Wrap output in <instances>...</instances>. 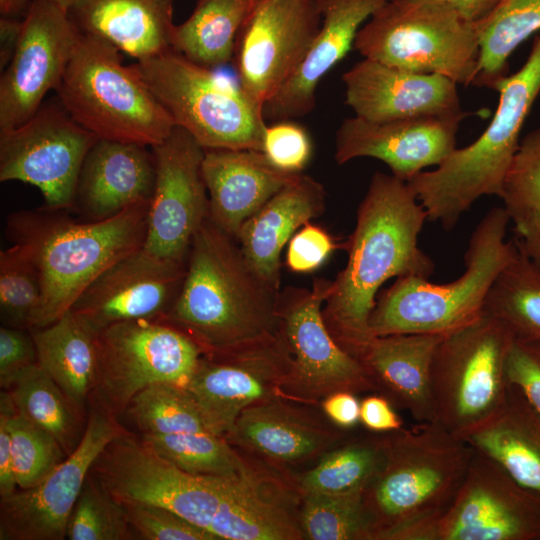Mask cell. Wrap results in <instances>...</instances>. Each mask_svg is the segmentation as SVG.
<instances>
[{
    "instance_id": "cell-12",
    "label": "cell",
    "mask_w": 540,
    "mask_h": 540,
    "mask_svg": "<svg viewBox=\"0 0 540 540\" xmlns=\"http://www.w3.org/2000/svg\"><path fill=\"white\" fill-rule=\"evenodd\" d=\"M95 390L110 411L126 408L149 385L185 387L204 354L188 334L166 319H139L109 325L97 333Z\"/></svg>"
},
{
    "instance_id": "cell-34",
    "label": "cell",
    "mask_w": 540,
    "mask_h": 540,
    "mask_svg": "<svg viewBox=\"0 0 540 540\" xmlns=\"http://www.w3.org/2000/svg\"><path fill=\"white\" fill-rule=\"evenodd\" d=\"M479 58L473 85L494 89L507 75L508 59L527 38L540 32V0H501L475 24Z\"/></svg>"
},
{
    "instance_id": "cell-24",
    "label": "cell",
    "mask_w": 540,
    "mask_h": 540,
    "mask_svg": "<svg viewBox=\"0 0 540 540\" xmlns=\"http://www.w3.org/2000/svg\"><path fill=\"white\" fill-rule=\"evenodd\" d=\"M386 1L319 0L320 28L297 70L264 105L265 119L293 120L311 112L321 79L345 57L359 29Z\"/></svg>"
},
{
    "instance_id": "cell-10",
    "label": "cell",
    "mask_w": 540,
    "mask_h": 540,
    "mask_svg": "<svg viewBox=\"0 0 540 540\" xmlns=\"http://www.w3.org/2000/svg\"><path fill=\"white\" fill-rule=\"evenodd\" d=\"M514 341L507 325L486 310L444 337L430 372L436 422L462 439L499 409Z\"/></svg>"
},
{
    "instance_id": "cell-56",
    "label": "cell",
    "mask_w": 540,
    "mask_h": 540,
    "mask_svg": "<svg viewBox=\"0 0 540 540\" xmlns=\"http://www.w3.org/2000/svg\"><path fill=\"white\" fill-rule=\"evenodd\" d=\"M34 0H0V13L3 17H16L27 13Z\"/></svg>"
},
{
    "instance_id": "cell-23",
    "label": "cell",
    "mask_w": 540,
    "mask_h": 540,
    "mask_svg": "<svg viewBox=\"0 0 540 540\" xmlns=\"http://www.w3.org/2000/svg\"><path fill=\"white\" fill-rule=\"evenodd\" d=\"M345 102L369 121L413 117L463 120L457 83L439 74L417 73L364 58L342 75Z\"/></svg>"
},
{
    "instance_id": "cell-55",
    "label": "cell",
    "mask_w": 540,
    "mask_h": 540,
    "mask_svg": "<svg viewBox=\"0 0 540 540\" xmlns=\"http://www.w3.org/2000/svg\"><path fill=\"white\" fill-rule=\"evenodd\" d=\"M468 22L477 24L487 18L501 0H440Z\"/></svg>"
},
{
    "instance_id": "cell-29",
    "label": "cell",
    "mask_w": 540,
    "mask_h": 540,
    "mask_svg": "<svg viewBox=\"0 0 540 540\" xmlns=\"http://www.w3.org/2000/svg\"><path fill=\"white\" fill-rule=\"evenodd\" d=\"M68 16L137 61L172 50L173 0H78Z\"/></svg>"
},
{
    "instance_id": "cell-6",
    "label": "cell",
    "mask_w": 540,
    "mask_h": 540,
    "mask_svg": "<svg viewBox=\"0 0 540 540\" xmlns=\"http://www.w3.org/2000/svg\"><path fill=\"white\" fill-rule=\"evenodd\" d=\"M511 221L504 207H493L476 225L464 254L465 271L447 284L399 277L376 300L370 316L373 336L449 333L479 317L500 272L517 253L506 240Z\"/></svg>"
},
{
    "instance_id": "cell-52",
    "label": "cell",
    "mask_w": 540,
    "mask_h": 540,
    "mask_svg": "<svg viewBox=\"0 0 540 540\" xmlns=\"http://www.w3.org/2000/svg\"><path fill=\"white\" fill-rule=\"evenodd\" d=\"M322 408L332 423L350 429L360 422V401L355 393L338 391L324 398Z\"/></svg>"
},
{
    "instance_id": "cell-45",
    "label": "cell",
    "mask_w": 540,
    "mask_h": 540,
    "mask_svg": "<svg viewBox=\"0 0 540 540\" xmlns=\"http://www.w3.org/2000/svg\"><path fill=\"white\" fill-rule=\"evenodd\" d=\"M261 152L281 171L300 174L308 165L313 144L308 131L293 120L266 124Z\"/></svg>"
},
{
    "instance_id": "cell-5",
    "label": "cell",
    "mask_w": 540,
    "mask_h": 540,
    "mask_svg": "<svg viewBox=\"0 0 540 540\" xmlns=\"http://www.w3.org/2000/svg\"><path fill=\"white\" fill-rule=\"evenodd\" d=\"M496 112L470 145L456 148L436 169L407 181L427 220L452 230L482 196L501 197L505 176L517 151L524 122L540 93V32L523 66L494 87Z\"/></svg>"
},
{
    "instance_id": "cell-7",
    "label": "cell",
    "mask_w": 540,
    "mask_h": 540,
    "mask_svg": "<svg viewBox=\"0 0 540 540\" xmlns=\"http://www.w3.org/2000/svg\"><path fill=\"white\" fill-rule=\"evenodd\" d=\"M70 116L98 139L148 147L161 143L175 122L133 64H122L119 50L82 34L55 89Z\"/></svg>"
},
{
    "instance_id": "cell-25",
    "label": "cell",
    "mask_w": 540,
    "mask_h": 540,
    "mask_svg": "<svg viewBox=\"0 0 540 540\" xmlns=\"http://www.w3.org/2000/svg\"><path fill=\"white\" fill-rule=\"evenodd\" d=\"M155 175L150 147L98 139L82 164L73 208L87 221L111 218L132 205L150 201Z\"/></svg>"
},
{
    "instance_id": "cell-53",
    "label": "cell",
    "mask_w": 540,
    "mask_h": 540,
    "mask_svg": "<svg viewBox=\"0 0 540 540\" xmlns=\"http://www.w3.org/2000/svg\"><path fill=\"white\" fill-rule=\"evenodd\" d=\"M514 226L518 248L540 272V209Z\"/></svg>"
},
{
    "instance_id": "cell-50",
    "label": "cell",
    "mask_w": 540,
    "mask_h": 540,
    "mask_svg": "<svg viewBox=\"0 0 540 540\" xmlns=\"http://www.w3.org/2000/svg\"><path fill=\"white\" fill-rule=\"evenodd\" d=\"M15 411L10 392L0 394V496L5 497L17 490L13 467L12 442L9 419Z\"/></svg>"
},
{
    "instance_id": "cell-27",
    "label": "cell",
    "mask_w": 540,
    "mask_h": 540,
    "mask_svg": "<svg viewBox=\"0 0 540 540\" xmlns=\"http://www.w3.org/2000/svg\"><path fill=\"white\" fill-rule=\"evenodd\" d=\"M448 333L375 336L358 359L374 392L416 422L435 421L430 372L438 345Z\"/></svg>"
},
{
    "instance_id": "cell-32",
    "label": "cell",
    "mask_w": 540,
    "mask_h": 540,
    "mask_svg": "<svg viewBox=\"0 0 540 540\" xmlns=\"http://www.w3.org/2000/svg\"><path fill=\"white\" fill-rule=\"evenodd\" d=\"M30 331L38 364L73 405L81 407L97 381L98 332L71 310L52 324Z\"/></svg>"
},
{
    "instance_id": "cell-30",
    "label": "cell",
    "mask_w": 540,
    "mask_h": 540,
    "mask_svg": "<svg viewBox=\"0 0 540 540\" xmlns=\"http://www.w3.org/2000/svg\"><path fill=\"white\" fill-rule=\"evenodd\" d=\"M339 437L276 397L243 410L225 439L269 460L295 463L320 453Z\"/></svg>"
},
{
    "instance_id": "cell-11",
    "label": "cell",
    "mask_w": 540,
    "mask_h": 540,
    "mask_svg": "<svg viewBox=\"0 0 540 540\" xmlns=\"http://www.w3.org/2000/svg\"><path fill=\"white\" fill-rule=\"evenodd\" d=\"M91 474L123 505L164 507L208 531L239 498L231 478L188 474L124 433L105 447Z\"/></svg>"
},
{
    "instance_id": "cell-35",
    "label": "cell",
    "mask_w": 540,
    "mask_h": 540,
    "mask_svg": "<svg viewBox=\"0 0 540 540\" xmlns=\"http://www.w3.org/2000/svg\"><path fill=\"white\" fill-rule=\"evenodd\" d=\"M485 310L503 321L515 339H540V272L519 248L494 281Z\"/></svg>"
},
{
    "instance_id": "cell-15",
    "label": "cell",
    "mask_w": 540,
    "mask_h": 540,
    "mask_svg": "<svg viewBox=\"0 0 540 540\" xmlns=\"http://www.w3.org/2000/svg\"><path fill=\"white\" fill-rule=\"evenodd\" d=\"M412 540H540V495L475 449L448 510Z\"/></svg>"
},
{
    "instance_id": "cell-54",
    "label": "cell",
    "mask_w": 540,
    "mask_h": 540,
    "mask_svg": "<svg viewBox=\"0 0 540 540\" xmlns=\"http://www.w3.org/2000/svg\"><path fill=\"white\" fill-rule=\"evenodd\" d=\"M23 29V19L1 17L0 19V67L2 70L11 61L18 46Z\"/></svg>"
},
{
    "instance_id": "cell-40",
    "label": "cell",
    "mask_w": 540,
    "mask_h": 540,
    "mask_svg": "<svg viewBox=\"0 0 540 540\" xmlns=\"http://www.w3.org/2000/svg\"><path fill=\"white\" fill-rule=\"evenodd\" d=\"M126 408L143 434L209 432L196 402L182 385L169 382L149 385Z\"/></svg>"
},
{
    "instance_id": "cell-20",
    "label": "cell",
    "mask_w": 540,
    "mask_h": 540,
    "mask_svg": "<svg viewBox=\"0 0 540 540\" xmlns=\"http://www.w3.org/2000/svg\"><path fill=\"white\" fill-rule=\"evenodd\" d=\"M81 33L68 13L34 0L23 18L16 51L0 78V130L22 125L60 83Z\"/></svg>"
},
{
    "instance_id": "cell-4",
    "label": "cell",
    "mask_w": 540,
    "mask_h": 540,
    "mask_svg": "<svg viewBox=\"0 0 540 540\" xmlns=\"http://www.w3.org/2000/svg\"><path fill=\"white\" fill-rule=\"evenodd\" d=\"M474 448L436 421L384 433V460L364 501L374 540H412L441 517L466 476Z\"/></svg>"
},
{
    "instance_id": "cell-37",
    "label": "cell",
    "mask_w": 540,
    "mask_h": 540,
    "mask_svg": "<svg viewBox=\"0 0 540 540\" xmlns=\"http://www.w3.org/2000/svg\"><path fill=\"white\" fill-rule=\"evenodd\" d=\"M384 460V433L351 439L325 455L300 481L301 493L364 489Z\"/></svg>"
},
{
    "instance_id": "cell-58",
    "label": "cell",
    "mask_w": 540,
    "mask_h": 540,
    "mask_svg": "<svg viewBox=\"0 0 540 540\" xmlns=\"http://www.w3.org/2000/svg\"><path fill=\"white\" fill-rule=\"evenodd\" d=\"M255 1V0H254Z\"/></svg>"
},
{
    "instance_id": "cell-41",
    "label": "cell",
    "mask_w": 540,
    "mask_h": 540,
    "mask_svg": "<svg viewBox=\"0 0 540 540\" xmlns=\"http://www.w3.org/2000/svg\"><path fill=\"white\" fill-rule=\"evenodd\" d=\"M135 534L125 505L91 474L71 512L66 538L70 540H127Z\"/></svg>"
},
{
    "instance_id": "cell-14",
    "label": "cell",
    "mask_w": 540,
    "mask_h": 540,
    "mask_svg": "<svg viewBox=\"0 0 540 540\" xmlns=\"http://www.w3.org/2000/svg\"><path fill=\"white\" fill-rule=\"evenodd\" d=\"M97 140L57 97L46 101L22 125L0 130V181L33 185L47 209L73 208L82 164Z\"/></svg>"
},
{
    "instance_id": "cell-51",
    "label": "cell",
    "mask_w": 540,
    "mask_h": 540,
    "mask_svg": "<svg viewBox=\"0 0 540 540\" xmlns=\"http://www.w3.org/2000/svg\"><path fill=\"white\" fill-rule=\"evenodd\" d=\"M360 422L373 433H388L404 427L393 404L381 394L368 395L360 401Z\"/></svg>"
},
{
    "instance_id": "cell-39",
    "label": "cell",
    "mask_w": 540,
    "mask_h": 540,
    "mask_svg": "<svg viewBox=\"0 0 540 540\" xmlns=\"http://www.w3.org/2000/svg\"><path fill=\"white\" fill-rule=\"evenodd\" d=\"M364 489L338 494L301 493L300 524L312 540H374Z\"/></svg>"
},
{
    "instance_id": "cell-42",
    "label": "cell",
    "mask_w": 540,
    "mask_h": 540,
    "mask_svg": "<svg viewBox=\"0 0 540 540\" xmlns=\"http://www.w3.org/2000/svg\"><path fill=\"white\" fill-rule=\"evenodd\" d=\"M42 296L40 275L17 244L0 252V314L3 325L30 329Z\"/></svg>"
},
{
    "instance_id": "cell-8",
    "label": "cell",
    "mask_w": 540,
    "mask_h": 540,
    "mask_svg": "<svg viewBox=\"0 0 540 540\" xmlns=\"http://www.w3.org/2000/svg\"><path fill=\"white\" fill-rule=\"evenodd\" d=\"M363 58L473 85L479 58L476 25L440 0H387L359 29Z\"/></svg>"
},
{
    "instance_id": "cell-47",
    "label": "cell",
    "mask_w": 540,
    "mask_h": 540,
    "mask_svg": "<svg viewBox=\"0 0 540 540\" xmlns=\"http://www.w3.org/2000/svg\"><path fill=\"white\" fill-rule=\"evenodd\" d=\"M506 377L540 418V339H515L507 358Z\"/></svg>"
},
{
    "instance_id": "cell-22",
    "label": "cell",
    "mask_w": 540,
    "mask_h": 540,
    "mask_svg": "<svg viewBox=\"0 0 540 540\" xmlns=\"http://www.w3.org/2000/svg\"><path fill=\"white\" fill-rule=\"evenodd\" d=\"M461 121L431 116L389 121L349 117L336 133L335 160L342 165L355 158H375L407 182L424 168L440 165L456 149Z\"/></svg>"
},
{
    "instance_id": "cell-44",
    "label": "cell",
    "mask_w": 540,
    "mask_h": 540,
    "mask_svg": "<svg viewBox=\"0 0 540 540\" xmlns=\"http://www.w3.org/2000/svg\"><path fill=\"white\" fill-rule=\"evenodd\" d=\"M500 198L514 224L540 209V128L520 141Z\"/></svg>"
},
{
    "instance_id": "cell-1",
    "label": "cell",
    "mask_w": 540,
    "mask_h": 540,
    "mask_svg": "<svg viewBox=\"0 0 540 540\" xmlns=\"http://www.w3.org/2000/svg\"><path fill=\"white\" fill-rule=\"evenodd\" d=\"M427 213L408 183L375 172L345 244L348 259L331 282L323 317L338 344L357 360L375 337L369 321L377 293L393 278L428 279L434 263L418 245Z\"/></svg>"
},
{
    "instance_id": "cell-19",
    "label": "cell",
    "mask_w": 540,
    "mask_h": 540,
    "mask_svg": "<svg viewBox=\"0 0 540 540\" xmlns=\"http://www.w3.org/2000/svg\"><path fill=\"white\" fill-rule=\"evenodd\" d=\"M150 148L156 175L143 247L161 258L186 262L193 237L209 218L202 174L205 149L178 126Z\"/></svg>"
},
{
    "instance_id": "cell-13",
    "label": "cell",
    "mask_w": 540,
    "mask_h": 540,
    "mask_svg": "<svg viewBox=\"0 0 540 540\" xmlns=\"http://www.w3.org/2000/svg\"><path fill=\"white\" fill-rule=\"evenodd\" d=\"M331 282L316 280L312 288H289L280 293L279 334L291 358L283 397L316 402L338 391H374L367 373L344 350L327 328L322 305Z\"/></svg>"
},
{
    "instance_id": "cell-43",
    "label": "cell",
    "mask_w": 540,
    "mask_h": 540,
    "mask_svg": "<svg viewBox=\"0 0 540 540\" xmlns=\"http://www.w3.org/2000/svg\"><path fill=\"white\" fill-rule=\"evenodd\" d=\"M12 458L17 487L40 484L65 459L67 453L49 432L38 427L15 408L9 419Z\"/></svg>"
},
{
    "instance_id": "cell-28",
    "label": "cell",
    "mask_w": 540,
    "mask_h": 540,
    "mask_svg": "<svg viewBox=\"0 0 540 540\" xmlns=\"http://www.w3.org/2000/svg\"><path fill=\"white\" fill-rule=\"evenodd\" d=\"M324 208V187L301 173L242 225L236 240L260 278L279 288L284 245L299 227L319 216Z\"/></svg>"
},
{
    "instance_id": "cell-2",
    "label": "cell",
    "mask_w": 540,
    "mask_h": 540,
    "mask_svg": "<svg viewBox=\"0 0 540 540\" xmlns=\"http://www.w3.org/2000/svg\"><path fill=\"white\" fill-rule=\"evenodd\" d=\"M280 293L260 278L237 240L208 218L193 237L180 291L166 320L204 353L224 352L275 336Z\"/></svg>"
},
{
    "instance_id": "cell-33",
    "label": "cell",
    "mask_w": 540,
    "mask_h": 540,
    "mask_svg": "<svg viewBox=\"0 0 540 540\" xmlns=\"http://www.w3.org/2000/svg\"><path fill=\"white\" fill-rule=\"evenodd\" d=\"M254 0H197L189 18L175 25L172 50L214 68L233 60L236 41Z\"/></svg>"
},
{
    "instance_id": "cell-21",
    "label": "cell",
    "mask_w": 540,
    "mask_h": 540,
    "mask_svg": "<svg viewBox=\"0 0 540 540\" xmlns=\"http://www.w3.org/2000/svg\"><path fill=\"white\" fill-rule=\"evenodd\" d=\"M185 272L186 262L164 259L141 247L105 269L70 310L97 332L118 322L165 319Z\"/></svg>"
},
{
    "instance_id": "cell-17",
    "label": "cell",
    "mask_w": 540,
    "mask_h": 540,
    "mask_svg": "<svg viewBox=\"0 0 540 540\" xmlns=\"http://www.w3.org/2000/svg\"><path fill=\"white\" fill-rule=\"evenodd\" d=\"M290 368L291 358L278 331L258 343L204 353L185 388L206 429L225 438L243 410L283 396Z\"/></svg>"
},
{
    "instance_id": "cell-9",
    "label": "cell",
    "mask_w": 540,
    "mask_h": 540,
    "mask_svg": "<svg viewBox=\"0 0 540 540\" xmlns=\"http://www.w3.org/2000/svg\"><path fill=\"white\" fill-rule=\"evenodd\" d=\"M175 125L204 149L261 151L263 109L238 83L169 50L133 64Z\"/></svg>"
},
{
    "instance_id": "cell-16",
    "label": "cell",
    "mask_w": 540,
    "mask_h": 540,
    "mask_svg": "<svg viewBox=\"0 0 540 540\" xmlns=\"http://www.w3.org/2000/svg\"><path fill=\"white\" fill-rule=\"evenodd\" d=\"M321 21L319 0H255L233 62L238 84L260 108L297 70Z\"/></svg>"
},
{
    "instance_id": "cell-36",
    "label": "cell",
    "mask_w": 540,
    "mask_h": 540,
    "mask_svg": "<svg viewBox=\"0 0 540 540\" xmlns=\"http://www.w3.org/2000/svg\"><path fill=\"white\" fill-rule=\"evenodd\" d=\"M10 388L17 412L52 434L70 454L78 444L76 407L59 385L36 363Z\"/></svg>"
},
{
    "instance_id": "cell-3",
    "label": "cell",
    "mask_w": 540,
    "mask_h": 540,
    "mask_svg": "<svg viewBox=\"0 0 540 540\" xmlns=\"http://www.w3.org/2000/svg\"><path fill=\"white\" fill-rule=\"evenodd\" d=\"M150 201L100 221L79 222L45 207L7 217L8 239L40 275L42 296L30 329L58 320L105 269L144 246Z\"/></svg>"
},
{
    "instance_id": "cell-38",
    "label": "cell",
    "mask_w": 540,
    "mask_h": 540,
    "mask_svg": "<svg viewBox=\"0 0 540 540\" xmlns=\"http://www.w3.org/2000/svg\"><path fill=\"white\" fill-rule=\"evenodd\" d=\"M142 442L182 471L195 476L232 477L252 464L224 438L210 432L143 434Z\"/></svg>"
},
{
    "instance_id": "cell-46",
    "label": "cell",
    "mask_w": 540,
    "mask_h": 540,
    "mask_svg": "<svg viewBox=\"0 0 540 540\" xmlns=\"http://www.w3.org/2000/svg\"><path fill=\"white\" fill-rule=\"evenodd\" d=\"M128 519L137 538L144 540H217L208 530L186 520L167 508L125 505Z\"/></svg>"
},
{
    "instance_id": "cell-31",
    "label": "cell",
    "mask_w": 540,
    "mask_h": 540,
    "mask_svg": "<svg viewBox=\"0 0 540 540\" xmlns=\"http://www.w3.org/2000/svg\"><path fill=\"white\" fill-rule=\"evenodd\" d=\"M462 439L540 495V418L515 386L508 384L499 409Z\"/></svg>"
},
{
    "instance_id": "cell-18",
    "label": "cell",
    "mask_w": 540,
    "mask_h": 540,
    "mask_svg": "<svg viewBox=\"0 0 540 540\" xmlns=\"http://www.w3.org/2000/svg\"><path fill=\"white\" fill-rule=\"evenodd\" d=\"M110 410L91 411L75 449L40 484L1 497V540H62L71 512L90 471L105 449L122 434Z\"/></svg>"
},
{
    "instance_id": "cell-49",
    "label": "cell",
    "mask_w": 540,
    "mask_h": 540,
    "mask_svg": "<svg viewBox=\"0 0 540 540\" xmlns=\"http://www.w3.org/2000/svg\"><path fill=\"white\" fill-rule=\"evenodd\" d=\"M38 363L30 329L2 325L0 328V384L10 388L18 376Z\"/></svg>"
},
{
    "instance_id": "cell-57",
    "label": "cell",
    "mask_w": 540,
    "mask_h": 540,
    "mask_svg": "<svg viewBox=\"0 0 540 540\" xmlns=\"http://www.w3.org/2000/svg\"><path fill=\"white\" fill-rule=\"evenodd\" d=\"M58 7H60L62 10L68 11L72 8V6L78 1V0H49Z\"/></svg>"
},
{
    "instance_id": "cell-48",
    "label": "cell",
    "mask_w": 540,
    "mask_h": 540,
    "mask_svg": "<svg viewBox=\"0 0 540 540\" xmlns=\"http://www.w3.org/2000/svg\"><path fill=\"white\" fill-rule=\"evenodd\" d=\"M336 247L334 239L324 229L308 222L289 240L286 264L294 272H313Z\"/></svg>"
},
{
    "instance_id": "cell-26",
    "label": "cell",
    "mask_w": 540,
    "mask_h": 540,
    "mask_svg": "<svg viewBox=\"0 0 540 540\" xmlns=\"http://www.w3.org/2000/svg\"><path fill=\"white\" fill-rule=\"evenodd\" d=\"M202 174L210 220L235 239L242 225L299 175L274 167L261 151L227 148L205 149Z\"/></svg>"
}]
</instances>
